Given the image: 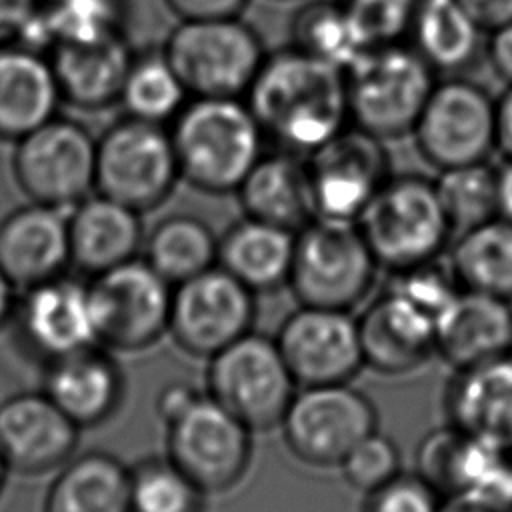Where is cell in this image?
Wrapping results in <instances>:
<instances>
[{
    "label": "cell",
    "mask_w": 512,
    "mask_h": 512,
    "mask_svg": "<svg viewBox=\"0 0 512 512\" xmlns=\"http://www.w3.org/2000/svg\"><path fill=\"white\" fill-rule=\"evenodd\" d=\"M244 100L266 140L302 158L350 124L344 70L292 44L266 52Z\"/></svg>",
    "instance_id": "6da1fadb"
},
{
    "label": "cell",
    "mask_w": 512,
    "mask_h": 512,
    "mask_svg": "<svg viewBox=\"0 0 512 512\" xmlns=\"http://www.w3.org/2000/svg\"><path fill=\"white\" fill-rule=\"evenodd\" d=\"M168 130L180 180L206 194L236 192L266 144L244 98H188Z\"/></svg>",
    "instance_id": "7a4b0ae2"
},
{
    "label": "cell",
    "mask_w": 512,
    "mask_h": 512,
    "mask_svg": "<svg viewBox=\"0 0 512 512\" xmlns=\"http://www.w3.org/2000/svg\"><path fill=\"white\" fill-rule=\"evenodd\" d=\"M344 82L350 124L388 142L412 134L436 72L408 42H392L366 48Z\"/></svg>",
    "instance_id": "3957f363"
},
{
    "label": "cell",
    "mask_w": 512,
    "mask_h": 512,
    "mask_svg": "<svg viewBox=\"0 0 512 512\" xmlns=\"http://www.w3.org/2000/svg\"><path fill=\"white\" fill-rule=\"evenodd\" d=\"M356 224L390 274L438 260L454 236L436 182L418 174H392Z\"/></svg>",
    "instance_id": "277c9868"
},
{
    "label": "cell",
    "mask_w": 512,
    "mask_h": 512,
    "mask_svg": "<svg viewBox=\"0 0 512 512\" xmlns=\"http://www.w3.org/2000/svg\"><path fill=\"white\" fill-rule=\"evenodd\" d=\"M378 268L356 222L314 216L296 230L288 288L298 304L352 310L370 296Z\"/></svg>",
    "instance_id": "5b68a950"
},
{
    "label": "cell",
    "mask_w": 512,
    "mask_h": 512,
    "mask_svg": "<svg viewBox=\"0 0 512 512\" xmlns=\"http://www.w3.org/2000/svg\"><path fill=\"white\" fill-rule=\"evenodd\" d=\"M162 54L190 98H244L266 50L250 24L228 16L180 20Z\"/></svg>",
    "instance_id": "8992f818"
},
{
    "label": "cell",
    "mask_w": 512,
    "mask_h": 512,
    "mask_svg": "<svg viewBox=\"0 0 512 512\" xmlns=\"http://www.w3.org/2000/svg\"><path fill=\"white\" fill-rule=\"evenodd\" d=\"M206 390L252 432L280 426L296 390L274 338L250 330L208 358Z\"/></svg>",
    "instance_id": "52a82bcc"
},
{
    "label": "cell",
    "mask_w": 512,
    "mask_h": 512,
    "mask_svg": "<svg viewBox=\"0 0 512 512\" xmlns=\"http://www.w3.org/2000/svg\"><path fill=\"white\" fill-rule=\"evenodd\" d=\"M178 180V160L166 124L126 114L96 140L98 194L142 214L166 202Z\"/></svg>",
    "instance_id": "ba28073f"
},
{
    "label": "cell",
    "mask_w": 512,
    "mask_h": 512,
    "mask_svg": "<svg viewBox=\"0 0 512 512\" xmlns=\"http://www.w3.org/2000/svg\"><path fill=\"white\" fill-rule=\"evenodd\" d=\"M174 286L144 258L104 270L88 282L98 344L140 352L168 334Z\"/></svg>",
    "instance_id": "9c48e42d"
},
{
    "label": "cell",
    "mask_w": 512,
    "mask_h": 512,
    "mask_svg": "<svg viewBox=\"0 0 512 512\" xmlns=\"http://www.w3.org/2000/svg\"><path fill=\"white\" fill-rule=\"evenodd\" d=\"M410 136L438 172L484 162L496 150V98L460 74L436 80Z\"/></svg>",
    "instance_id": "30bf717a"
},
{
    "label": "cell",
    "mask_w": 512,
    "mask_h": 512,
    "mask_svg": "<svg viewBox=\"0 0 512 512\" xmlns=\"http://www.w3.org/2000/svg\"><path fill=\"white\" fill-rule=\"evenodd\" d=\"M278 428L300 462L336 468L364 436L378 430V414L350 382L300 386Z\"/></svg>",
    "instance_id": "8fae6325"
},
{
    "label": "cell",
    "mask_w": 512,
    "mask_h": 512,
    "mask_svg": "<svg viewBox=\"0 0 512 512\" xmlns=\"http://www.w3.org/2000/svg\"><path fill=\"white\" fill-rule=\"evenodd\" d=\"M12 170L32 202L70 210L96 184V138L84 124L54 116L16 142Z\"/></svg>",
    "instance_id": "7c38bea8"
},
{
    "label": "cell",
    "mask_w": 512,
    "mask_h": 512,
    "mask_svg": "<svg viewBox=\"0 0 512 512\" xmlns=\"http://www.w3.org/2000/svg\"><path fill=\"white\" fill-rule=\"evenodd\" d=\"M166 430V456L206 494L232 490L246 476L254 432L212 396L200 394Z\"/></svg>",
    "instance_id": "4fadbf2b"
},
{
    "label": "cell",
    "mask_w": 512,
    "mask_h": 512,
    "mask_svg": "<svg viewBox=\"0 0 512 512\" xmlns=\"http://www.w3.org/2000/svg\"><path fill=\"white\" fill-rule=\"evenodd\" d=\"M314 216L356 222L392 176L386 142L348 124L304 156Z\"/></svg>",
    "instance_id": "5bb4252c"
},
{
    "label": "cell",
    "mask_w": 512,
    "mask_h": 512,
    "mask_svg": "<svg viewBox=\"0 0 512 512\" xmlns=\"http://www.w3.org/2000/svg\"><path fill=\"white\" fill-rule=\"evenodd\" d=\"M256 294L222 266H212L172 290L168 334L188 354L210 358L252 330Z\"/></svg>",
    "instance_id": "9a60e30c"
},
{
    "label": "cell",
    "mask_w": 512,
    "mask_h": 512,
    "mask_svg": "<svg viewBox=\"0 0 512 512\" xmlns=\"http://www.w3.org/2000/svg\"><path fill=\"white\" fill-rule=\"evenodd\" d=\"M274 340L298 386L346 384L366 366L350 310L298 304Z\"/></svg>",
    "instance_id": "2e32d148"
},
{
    "label": "cell",
    "mask_w": 512,
    "mask_h": 512,
    "mask_svg": "<svg viewBox=\"0 0 512 512\" xmlns=\"http://www.w3.org/2000/svg\"><path fill=\"white\" fill-rule=\"evenodd\" d=\"M78 430L46 392L16 394L0 404V454L10 470L42 474L64 466Z\"/></svg>",
    "instance_id": "e0dca14e"
},
{
    "label": "cell",
    "mask_w": 512,
    "mask_h": 512,
    "mask_svg": "<svg viewBox=\"0 0 512 512\" xmlns=\"http://www.w3.org/2000/svg\"><path fill=\"white\" fill-rule=\"evenodd\" d=\"M436 320L384 288L358 316L364 364L386 376L418 370L434 354Z\"/></svg>",
    "instance_id": "ac0fdd59"
},
{
    "label": "cell",
    "mask_w": 512,
    "mask_h": 512,
    "mask_svg": "<svg viewBox=\"0 0 512 512\" xmlns=\"http://www.w3.org/2000/svg\"><path fill=\"white\" fill-rule=\"evenodd\" d=\"M444 410L448 424L462 434L512 454V352L454 370Z\"/></svg>",
    "instance_id": "d6986e66"
},
{
    "label": "cell",
    "mask_w": 512,
    "mask_h": 512,
    "mask_svg": "<svg viewBox=\"0 0 512 512\" xmlns=\"http://www.w3.org/2000/svg\"><path fill=\"white\" fill-rule=\"evenodd\" d=\"M68 212L32 202L0 222V270L16 288H32L62 276L70 264Z\"/></svg>",
    "instance_id": "ffe728a7"
},
{
    "label": "cell",
    "mask_w": 512,
    "mask_h": 512,
    "mask_svg": "<svg viewBox=\"0 0 512 512\" xmlns=\"http://www.w3.org/2000/svg\"><path fill=\"white\" fill-rule=\"evenodd\" d=\"M20 326L26 342L50 360L98 344L88 284L64 274L26 290Z\"/></svg>",
    "instance_id": "44dd1931"
},
{
    "label": "cell",
    "mask_w": 512,
    "mask_h": 512,
    "mask_svg": "<svg viewBox=\"0 0 512 512\" xmlns=\"http://www.w3.org/2000/svg\"><path fill=\"white\" fill-rule=\"evenodd\" d=\"M434 350L454 370L512 352V302L460 288L436 320Z\"/></svg>",
    "instance_id": "7402d4cb"
},
{
    "label": "cell",
    "mask_w": 512,
    "mask_h": 512,
    "mask_svg": "<svg viewBox=\"0 0 512 512\" xmlns=\"http://www.w3.org/2000/svg\"><path fill=\"white\" fill-rule=\"evenodd\" d=\"M44 392L80 428L106 422L124 398V376L104 346L50 360Z\"/></svg>",
    "instance_id": "603a6c76"
},
{
    "label": "cell",
    "mask_w": 512,
    "mask_h": 512,
    "mask_svg": "<svg viewBox=\"0 0 512 512\" xmlns=\"http://www.w3.org/2000/svg\"><path fill=\"white\" fill-rule=\"evenodd\" d=\"M70 262L96 276L124 264L144 246L142 214L104 194L86 196L68 212Z\"/></svg>",
    "instance_id": "cb8c5ba5"
},
{
    "label": "cell",
    "mask_w": 512,
    "mask_h": 512,
    "mask_svg": "<svg viewBox=\"0 0 512 512\" xmlns=\"http://www.w3.org/2000/svg\"><path fill=\"white\" fill-rule=\"evenodd\" d=\"M62 102L46 54L14 42L0 46V140L18 142L52 120Z\"/></svg>",
    "instance_id": "d4e9b609"
},
{
    "label": "cell",
    "mask_w": 512,
    "mask_h": 512,
    "mask_svg": "<svg viewBox=\"0 0 512 512\" xmlns=\"http://www.w3.org/2000/svg\"><path fill=\"white\" fill-rule=\"evenodd\" d=\"M134 50L126 36L94 44H58L48 54L62 102L98 112L120 102Z\"/></svg>",
    "instance_id": "484cf974"
},
{
    "label": "cell",
    "mask_w": 512,
    "mask_h": 512,
    "mask_svg": "<svg viewBox=\"0 0 512 512\" xmlns=\"http://www.w3.org/2000/svg\"><path fill=\"white\" fill-rule=\"evenodd\" d=\"M244 216L300 230L314 218L306 164L286 150L264 152L236 190Z\"/></svg>",
    "instance_id": "4316f807"
},
{
    "label": "cell",
    "mask_w": 512,
    "mask_h": 512,
    "mask_svg": "<svg viewBox=\"0 0 512 512\" xmlns=\"http://www.w3.org/2000/svg\"><path fill=\"white\" fill-rule=\"evenodd\" d=\"M296 230L250 216L234 222L218 238V266L254 294L288 286Z\"/></svg>",
    "instance_id": "83f0119b"
},
{
    "label": "cell",
    "mask_w": 512,
    "mask_h": 512,
    "mask_svg": "<svg viewBox=\"0 0 512 512\" xmlns=\"http://www.w3.org/2000/svg\"><path fill=\"white\" fill-rule=\"evenodd\" d=\"M484 34L460 0H416L408 44L436 74L454 76L476 62Z\"/></svg>",
    "instance_id": "f1b7e54d"
},
{
    "label": "cell",
    "mask_w": 512,
    "mask_h": 512,
    "mask_svg": "<svg viewBox=\"0 0 512 512\" xmlns=\"http://www.w3.org/2000/svg\"><path fill=\"white\" fill-rule=\"evenodd\" d=\"M46 512H132L130 468L108 452L70 458L48 490Z\"/></svg>",
    "instance_id": "f546056e"
},
{
    "label": "cell",
    "mask_w": 512,
    "mask_h": 512,
    "mask_svg": "<svg viewBox=\"0 0 512 512\" xmlns=\"http://www.w3.org/2000/svg\"><path fill=\"white\" fill-rule=\"evenodd\" d=\"M448 268L464 290L512 302V224L502 216L454 236Z\"/></svg>",
    "instance_id": "4dcf8cb0"
},
{
    "label": "cell",
    "mask_w": 512,
    "mask_h": 512,
    "mask_svg": "<svg viewBox=\"0 0 512 512\" xmlns=\"http://www.w3.org/2000/svg\"><path fill=\"white\" fill-rule=\"evenodd\" d=\"M144 260L176 286L218 264V236L198 216L172 214L144 238Z\"/></svg>",
    "instance_id": "1f68e13d"
},
{
    "label": "cell",
    "mask_w": 512,
    "mask_h": 512,
    "mask_svg": "<svg viewBox=\"0 0 512 512\" xmlns=\"http://www.w3.org/2000/svg\"><path fill=\"white\" fill-rule=\"evenodd\" d=\"M292 46L346 70L370 48L342 0H310L290 24Z\"/></svg>",
    "instance_id": "d6a6232c"
},
{
    "label": "cell",
    "mask_w": 512,
    "mask_h": 512,
    "mask_svg": "<svg viewBox=\"0 0 512 512\" xmlns=\"http://www.w3.org/2000/svg\"><path fill=\"white\" fill-rule=\"evenodd\" d=\"M188 98L162 50L134 56L120 94V104L128 116L168 126Z\"/></svg>",
    "instance_id": "836d02e7"
},
{
    "label": "cell",
    "mask_w": 512,
    "mask_h": 512,
    "mask_svg": "<svg viewBox=\"0 0 512 512\" xmlns=\"http://www.w3.org/2000/svg\"><path fill=\"white\" fill-rule=\"evenodd\" d=\"M434 182L454 236L498 216V168L488 160L440 170Z\"/></svg>",
    "instance_id": "e575fe53"
},
{
    "label": "cell",
    "mask_w": 512,
    "mask_h": 512,
    "mask_svg": "<svg viewBox=\"0 0 512 512\" xmlns=\"http://www.w3.org/2000/svg\"><path fill=\"white\" fill-rule=\"evenodd\" d=\"M132 512H204L200 490L168 456H150L130 468Z\"/></svg>",
    "instance_id": "d590c367"
},
{
    "label": "cell",
    "mask_w": 512,
    "mask_h": 512,
    "mask_svg": "<svg viewBox=\"0 0 512 512\" xmlns=\"http://www.w3.org/2000/svg\"><path fill=\"white\" fill-rule=\"evenodd\" d=\"M56 46L94 44L124 36L128 0H44Z\"/></svg>",
    "instance_id": "8d00e7d4"
},
{
    "label": "cell",
    "mask_w": 512,
    "mask_h": 512,
    "mask_svg": "<svg viewBox=\"0 0 512 512\" xmlns=\"http://www.w3.org/2000/svg\"><path fill=\"white\" fill-rule=\"evenodd\" d=\"M338 468L344 480L364 494L386 484L402 470L398 446L378 430L364 436Z\"/></svg>",
    "instance_id": "74e56055"
},
{
    "label": "cell",
    "mask_w": 512,
    "mask_h": 512,
    "mask_svg": "<svg viewBox=\"0 0 512 512\" xmlns=\"http://www.w3.org/2000/svg\"><path fill=\"white\" fill-rule=\"evenodd\" d=\"M388 290L404 296L434 320L444 312V308L454 300L460 292V286L450 272L448 266H440L438 260L420 264L408 270L392 272L390 282L386 284Z\"/></svg>",
    "instance_id": "f35d334b"
},
{
    "label": "cell",
    "mask_w": 512,
    "mask_h": 512,
    "mask_svg": "<svg viewBox=\"0 0 512 512\" xmlns=\"http://www.w3.org/2000/svg\"><path fill=\"white\" fill-rule=\"evenodd\" d=\"M368 46L408 40L416 0H342Z\"/></svg>",
    "instance_id": "ab89813d"
},
{
    "label": "cell",
    "mask_w": 512,
    "mask_h": 512,
    "mask_svg": "<svg viewBox=\"0 0 512 512\" xmlns=\"http://www.w3.org/2000/svg\"><path fill=\"white\" fill-rule=\"evenodd\" d=\"M442 494L418 472H398L366 492L362 512H438Z\"/></svg>",
    "instance_id": "60d3db41"
},
{
    "label": "cell",
    "mask_w": 512,
    "mask_h": 512,
    "mask_svg": "<svg viewBox=\"0 0 512 512\" xmlns=\"http://www.w3.org/2000/svg\"><path fill=\"white\" fill-rule=\"evenodd\" d=\"M250 0H164L180 20H208L240 16Z\"/></svg>",
    "instance_id": "b9f144b4"
},
{
    "label": "cell",
    "mask_w": 512,
    "mask_h": 512,
    "mask_svg": "<svg viewBox=\"0 0 512 512\" xmlns=\"http://www.w3.org/2000/svg\"><path fill=\"white\" fill-rule=\"evenodd\" d=\"M484 52L492 72L502 82H506V86H510L512 84V22H506L500 28L488 32V38L484 40Z\"/></svg>",
    "instance_id": "7bdbcfd3"
},
{
    "label": "cell",
    "mask_w": 512,
    "mask_h": 512,
    "mask_svg": "<svg viewBox=\"0 0 512 512\" xmlns=\"http://www.w3.org/2000/svg\"><path fill=\"white\" fill-rule=\"evenodd\" d=\"M200 392L188 382H170L156 396V414L164 426L180 418L196 400Z\"/></svg>",
    "instance_id": "ee69618b"
},
{
    "label": "cell",
    "mask_w": 512,
    "mask_h": 512,
    "mask_svg": "<svg viewBox=\"0 0 512 512\" xmlns=\"http://www.w3.org/2000/svg\"><path fill=\"white\" fill-rule=\"evenodd\" d=\"M476 24L488 34L512 22V0H460Z\"/></svg>",
    "instance_id": "f6af8a7d"
},
{
    "label": "cell",
    "mask_w": 512,
    "mask_h": 512,
    "mask_svg": "<svg viewBox=\"0 0 512 512\" xmlns=\"http://www.w3.org/2000/svg\"><path fill=\"white\" fill-rule=\"evenodd\" d=\"M42 0H0V46L14 42L20 26Z\"/></svg>",
    "instance_id": "bcb514c9"
},
{
    "label": "cell",
    "mask_w": 512,
    "mask_h": 512,
    "mask_svg": "<svg viewBox=\"0 0 512 512\" xmlns=\"http://www.w3.org/2000/svg\"><path fill=\"white\" fill-rule=\"evenodd\" d=\"M438 512H510L500 502L466 490H456L442 494Z\"/></svg>",
    "instance_id": "7dc6e473"
},
{
    "label": "cell",
    "mask_w": 512,
    "mask_h": 512,
    "mask_svg": "<svg viewBox=\"0 0 512 512\" xmlns=\"http://www.w3.org/2000/svg\"><path fill=\"white\" fill-rule=\"evenodd\" d=\"M496 150L512 160V84L496 98Z\"/></svg>",
    "instance_id": "c3c4849f"
},
{
    "label": "cell",
    "mask_w": 512,
    "mask_h": 512,
    "mask_svg": "<svg viewBox=\"0 0 512 512\" xmlns=\"http://www.w3.org/2000/svg\"><path fill=\"white\" fill-rule=\"evenodd\" d=\"M498 216L512 224V160L498 168Z\"/></svg>",
    "instance_id": "681fc988"
},
{
    "label": "cell",
    "mask_w": 512,
    "mask_h": 512,
    "mask_svg": "<svg viewBox=\"0 0 512 512\" xmlns=\"http://www.w3.org/2000/svg\"><path fill=\"white\" fill-rule=\"evenodd\" d=\"M16 306V284L0 270V328L8 322Z\"/></svg>",
    "instance_id": "f907efd6"
},
{
    "label": "cell",
    "mask_w": 512,
    "mask_h": 512,
    "mask_svg": "<svg viewBox=\"0 0 512 512\" xmlns=\"http://www.w3.org/2000/svg\"><path fill=\"white\" fill-rule=\"evenodd\" d=\"M6 472H8V464L4 462V458H2V454H0V490H2V486H4Z\"/></svg>",
    "instance_id": "816d5d0a"
}]
</instances>
